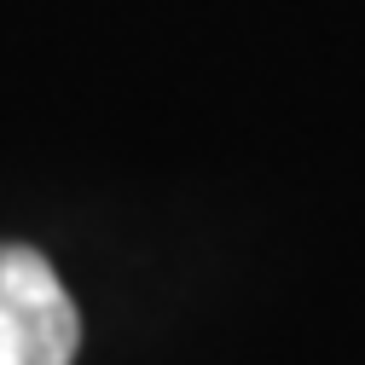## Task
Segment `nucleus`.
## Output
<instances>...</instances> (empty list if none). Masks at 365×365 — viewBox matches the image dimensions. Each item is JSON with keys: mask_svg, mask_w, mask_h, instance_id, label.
<instances>
[{"mask_svg": "<svg viewBox=\"0 0 365 365\" xmlns=\"http://www.w3.org/2000/svg\"><path fill=\"white\" fill-rule=\"evenodd\" d=\"M81 319L53 261L29 244H0V365H70Z\"/></svg>", "mask_w": 365, "mask_h": 365, "instance_id": "1", "label": "nucleus"}]
</instances>
